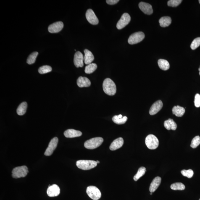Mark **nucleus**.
<instances>
[{
  "instance_id": "obj_1",
  "label": "nucleus",
  "mask_w": 200,
  "mask_h": 200,
  "mask_svg": "<svg viewBox=\"0 0 200 200\" xmlns=\"http://www.w3.org/2000/svg\"><path fill=\"white\" fill-rule=\"evenodd\" d=\"M103 88L105 93L110 96L114 95L117 92L115 83L110 78H106L104 80Z\"/></svg>"
},
{
  "instance_id": "obj_2",
  "label": "nucleus",
  "mask_w": 200,
  "mask_h": 200,
  "mask_svg": "<svg viewBox=\"0 0 200 200\" xmlns=\"http://www.w3.org/2000/svg\"><path fill=\"white\" fill-rule=\"evenodd\" d=\"M104 142V139L101 137H96L91 139L85 142L84 146L86 149H93L99 147Z\"/></svg>"
},
{
  "instance_id": "obj_3",
  "label": "nucleus",
  "mask_w": 200,
  "mask_h": 200,
  "mask_svg": "<svg viewBox=\"0 0 200 200\" xmlns=\"http://www.w3.org/2000/svg\"><path fill=\"white\" fill-rule=\"evenodd\" d=\"M96 161L92 160H79L76 163L77 167L83 170H90L97 165Z\"/></svg>"
},
{
  "instance_id": "obj_4",
  "label": "nucleus",
  "mask_w": 200,
  "mask_h": 200,
  "mask_svg": "<svg viewBox=\"0 0 200 200\" xmlns=\"http://www.w3.org/2000/svg\"><path fill=\"white\" fill-rule=\"evenodd\" d=\"M28 168L26 166L15 167L13 169L12 177L14 178L25 177L28 173Z\"/></svg>"
},
{
  "instance_id": "obj_5",
  "label": "nucleus",
  "mask_w": 200,
  "mask_h": 200,
  "mask_svg": "<svg viewBox=\"0 0 200 200\" xmlns=\"http://www.w3.org/2000/svg\"><path fill=\"white\" fill-rule=\"evenodd\" d=\"M145 143L147 147L150 149H156L159 146V140L157 137L153 135H149L146 137Z\"/></svg>"
},
{
  "instance_id": "obj_6",
  "label": "nucleus",
  "mask_w": 200,
  "mask_h": 200,
  "mask_svg": "<svg viewBox=\"0 0 200 200\" xmlns=\"http://www.w3.org/2000/svg\"><path fill=\"white\" fill-rule=\"evenodd\" d=\"M86 193L88 196L93 200H99L101 197V191L95 186H88L87 188Z\"/></svg>"
},
{
  "instance_id": "obj_7",
  "label": "nucleus",
  "mask_w": 200,
  "mask_h": 200,
  "mask_svg": "<svg viewBox=\"0 0 200 200\" xmlns=\"http://www.w3.org/2000/svg\"><path fill=\"white\" fill-rule=\"evenodd\" d=\"M144 33L143 32H139L132 34L129 37L128 42L130 45H134L140 42L144 39Z\"/></svg>"
},
{
  "instance_id": "obj_8",
  "label": "nucleus",
  "mask_w": 200,
  "mask_h": 200,
  "mask_svg": "<svg viewBox=\"0 0 200 200\" xmlns=\"http://www.w3.org/2000/svg\"><path fill=\"white\" fill-rule=\"evenodd\" d=\"M131 17L130 14L125 13L122 14L120 20L117 22V27L119 30H121L130 23Z\"/></svg>"
},
{
  "instance_id": "obj_9",
  "label": "nucleus",
  "mask_w": 200,
  "mask_h": 200,
  "mask_svg": "<svg viewBox=\"0 0 200 200\" xmlns=\"http://www.w3.org/2000/svg\"><path fill=\"white\" fill-rule=\"evenodd\" d=\"M58 139L57 137H55L52 139L45 152V155L46 156H50L52 155L54 150L57 147Z\"/></svg>"
},
{
  "instance_id": "obj_10",
  "label": "nucleus",
  "mask_w": 200,
  "mask_h": 200,
  "mask_svg": "<svg viewBox=\"0 0 200 200\" xmlns=\"http://www.w3.org/2000/svg\"><path fill=\"white\" fill-rule=\"evenodd\" d=\"M86 17L87 20L92 25H96L99 23V20L98 17L91 9H89L87 11Z\"/></svg>"
},
{
  "instance_id": "obj_11",
  "label": "nucleus",
  "mask_w": 200,
  "mask_h": 200,
  "mask_svg": "<svg viewBox=\"0 0 200 200\" xmlns=\"http://www.w3.org/2000/svg\"><path fill=\"white\" fill-rule=\"evenodd\" d=\"M64 23L59 21L53 23L48 27V31L51 33H56L61 31L64 27Z\"/></svg>"
},
{
  "instance_id": "obj_12",
  "label": "nucleus",
  "mask_w": 200,
  "mask_h": 200,
  "mask_svg": "<svg viewBox=\"0 0 200 200\" xmlns=\"http://www.w3.org/2000/svg\"><path fill=\"white\" fill-rule=\"evenodd\" d=\"M84 58L83 55L80 51H77L74 55V64L77 67H83Z\"/></svg>"
},
{
  "instance_id": "obj_13",
  "label": "nucleus",
  "mask_w": 200,
  "mask_h": 200,
  "mask_svg": "<svg viewBox=\"0 0 200 200\" xmlns=\"http://www.w3.org/2000/svg\"><path fill=\"white\" fill-rule=\"evenodd\" d=\"M163 103L161 100H159L155 102L149 110V114L151 115H154L158 113L162 109Z\"/></svg>"
},
{
  "instance_id": "obj_14",
  "label": "nucleus",
  "mask_w": 200,
  "mask_h": 200,
  "mask_svg": "<svg viewBox=\"0 0 200 200\" xmlns=\"http://www.w3.org/2000/svg\"><path fill=\"white\" fill-rule=\"evenodd\" d=\"M140 9L144 14L150 15L153 13V10L151 5L144 2H140L139 4Z\"/></svg>"
},
{
  "instance_id": "obj_15",
  "label": "nucleus",
  "mask_w": 200,
  "mask_h": 200,
  "mask_svg": "<svg viewBox=\"0 0 200 200\" xmlns=\"http://www.w3.org/2000/svg\"><path fill=\"white\" fill-rule=\"evenodd\" d=\"M60 189L57 185L54 184L49 186L47 191L48 196L49 197L56 196L60 194Z\"/></svg>"
},
{
  "instance_id": "obj_16",
  "label": "nucleus",
  "mask_w": 200,
  "mask_h": 200,
  "mask_svg": "<svg viewBox=\"0 0 200 200\" xmlns=\"http://www.w3.org/2000/svg\"><path fill=\"white\" fill-rule=\"evenodd\" d=\"M124 143L123 139L119 138L117 139L112 142L110 146V149L111 151H115L122 147Z\"/></svg>"
},
{
  "instance_id": "obj_17",
  "label": "nucleus",
  "mask_w": 200,
  "mask_h": 200,
  "mask_svg": "<svg viewBox=\"0 0 200 200\" xmlns=\"http://www.w3.org/2000/svg\"><path fill=\"white\" fill-rule=\"evenodd\" d=\"M64 135L66 138H73L81 136L82 133L79 130H75L73 129H69L64 132Z\"/></svg>"
},
{
  "instance_id": "obj_18",
  "label": "nucleus",
  "mask_w": 200,
  "mask_h": 200,
  "mask_svg": "<svg viewBox=\"0 0 200 200\" xmlns=\"http://www.w3.org/2000/svg\"><path fill=\"white\" fill-rule=\"evenodd\" d=\"M77 84L80 88L88 87L91 86V82L87 77H80L77 80Z\"/></svg>"
},
{
  "instance_id": "obj_19",
  "label": "nucleus",
  "mask_w": 200,
  "mask_h": 200,
  "mask_svg": "<svg viewBox=\"0 0 200 200\" xmlns=\"http://www.w3.org/2000/svg\"><path fill=\"white\" fill-rule=\"evenodd\" d=\"M161 182V177H155L151 182L149 187V191L151 192H154L156 191L160 185Z\"/></svg>"
},
{
  "instance_id": "obj_20",
  "label": "nucleus",
  "mask_w": 200,
  "mask_h": 200,
  "mask_svg": "<svg viewBox=\"0 0 200 200\" xmlns=\"http://www.w3.org/2000/svg\"><path fill=\"white\" fill-rule=\"evenodd\" d=\"M85 53V56L84 57V62L85 64H91L93 61L94 60V56L91 51L87 49H85L84 51Z\"/></svg>"
},
{
  "instance_id": "obj_21",
  "label": "nucleus",
  "mask_w": 200,
  "mask_h": 200,
  "mask_svg": "<svg viewBox=\"0 0 200 200\" xmlns=\"http://www.w3.org/2000/svg\"><path fill=\"white\" fill-rule=\"evenodd\" d=\"M164 125L165 128L168 130H176L177 127V123L172 119H169L165 120L164 123Z\"/></svg>"
},
{
  "instance_id": "obj_22",
  "label": "nucleus",
  "mask_w": 200,
  "mask_h": 200,
  "mask_svg": "<svg viewBox=\"0 0 200 200\" xmlns=\"http://www.w3.org/2000/svg\"><path fill=\"white\" fill-rule=\"evenodd\" d=\"M112 120L114 123L118 125H122L126 123L127 121V117L126 116L123 117L122 114L115 115L112 117Z\"/></svg>"
},
{
  "instance_id": "obj_23",
  "label": "nucleus",
  "mask_w": 200,
  "mask_h": 200,
  "mask_svg": "<svg viewBox=\"0 0 200 200\" xmlns=\"http://www.w3.org/2000/svg\"><path fill=\"white\" fill-rule=\"evenodd\" d=\"M185 109L180 106H174L172 109L173 114L177 117H182L185 113Z\"/></svg>"
},
{
  "instance_id": "obj_24",
  "label": "nucleus",
  "mask_w": 200,
  "mask_h": 200,
  "mask_svg": "<svg viewBox=\"0 0 200 200\" xmlns=\"http://www.w3.org/2000/svg\"><path fill=\"white\" fill-rule=\"evenodd\" d=\"M171 22L172 19L169 17H163L159 20L160 25L161 27H168Z\"/></svg>"
},
{
  "instance_id": "obj_25",
  "label": "nucleus",
  "mask_w": 200,
  "mask_h": 200,
  "mask_svg": "<svg viewBox=\"0 0 200 200\" xmlns=\"http://www.w3.org/2000/svg\"><path fill=\"white\" fill-rule=\"evenodd\" d=\"M158 64L159 68L163 70H168L170 67V64H169V62L166 60L159 59L158 61Z\"/></svg>"
},
{
  "instance_id": "obj_26",
  "label": "nucleus",
  "mask_w": 200,
  "mask_h": 200,
  "mask_svg": "<svg viewBox=\"0 0 200 200\" xmlns=\"http://www.w3.org/2000/svg\"><path fill=\"white\" fill-rule=\"evenodd\" d=\"M27 105L26 102H23L19 105L17 109V113L19 115H24L26 113Z\"/></svg>"
},
{
  "instance_id": "obj_27",
  "label": "nucleus",
  "mask_w": 200,
  "mask_h": 200,
  "mask_svg": "<svg viewBox=\"0 0 200 200\" xmlns=\"http://www.w3.org/2000/svg\"><path fill=\"white\" fill-rule=\"evenodd\" d=\"M146 172V169L145 167H141L139 169L137 173L133 177V180L135 181H137L140 177H142L145 175Z\"/></svg>"
},
{
  "instance_id": "obj_28",
  "label": "nucleus",
  "mask_w": 200,
  "mask_h": 200,
  "mask_svg": "<svg viewBox=\"0 0 200 200\" xmlns=\"http://www.w3.org/2000/svg\"><path fill=\"white\" fill-rule=\"evenodd\" d=\"M97 68V65L96 64L91 63L86 66L85 72L87 74H91L93 73Z\"/></svg>"
},
{
  "instance_id": "obj_29",
  "label": "nucleus",
  "mask_w": 200,
  "mask_h": 200,
  "mask_svg": "<svg viewBox=\"0 0 200 200\" xmlns=\"http://www.w3.org/2000/svg\"><path fill=\"white\" fill-rule=\"evenodd\" d=\"M170 188L172 189L177 191L180 190L182 191L184 190L185 188V185L182 183L177 182V183L172 184L170 186Z\"/></svg>"
},
{
  "instance_id": "obj_30",
  "label": "nucleus",
  "mask_w": 200,
  "mask_h": 200,
  "mask_svg": "<svg viewBox=\"0 0 200 200\" xmlns=\"http://www.w3.org/2000/svg\"><path fill=\"white\" fill-rule=\"evenodd\" d=\"M38 55V53L37 52H35L32 53L27 58V63L29 64H31L34 63Z\"/></svg>"
},
{
  "instance_id": "obj_31",
  "label": "nucleus",
  "mask_w": 200,
  "mask_h": 200,
  "mask_svg": "<svg viewBox=\"0 0 200 200\" xmlns=\"http://www.w3.org/2000/svg\"><path fill=\"white\" fill-rule=\"evenodd\" d=\"M52 70V68L48 65H44L39 67L38 72L41 74H45L51 72Z\"/></svg>"
},
{
  "instance_id": "obj_32",
  "label": "nucleus",
  "mask_w": 200,
  "mask_h": 200,
  "mask_svg": "<svg viewBox=\"0 0 200 200\" xmlns=\"http://www.w3.org/2000/svg\"><path fill=\"white\" fill-rule=\"evenodd\" d=\"M200 144V137L196 136L192 140L191 146L192 148H195Z\"/></svg>"
},
{
  "instance_id": "obj_33",
  "label": "nucleus",
  "mask_w": 200,
  "mask_h": 200,
  "mask_svg": "<svg viewBox=\"0 0 200 200\" xmlns=\"http://www.w3.org/2000/svg\"><path fill=\"white\" fill-rule=\"evenodd\" d=\"M181 173L183 176L188 177L189 178H191L194 174L193 171L192 169L182 170L181 171Z\"/></svg>"
},
{
  "instance_id": "obj_34",
  "label": "nucleus",
  "mask_w": 200,
  "mask_h": 200,
  "mask_svg": "<svg viewBox=\"0 0 200 200\" xmlns=\"http://www.w3.org/2000/svg\"><path fill=\"white\" fill-rule=\"evenodd\" d=\"M200 45V37L193 40L191 45V48L192 50H195Z\"/></svg>"
},
{
  "instance_id": "obj_35",
  "label": "nucleus",
  "mask_w": 200,
  "mask_h": 200,
  "mask_svg": "<svg viewBox=\"0 0 200 200\" xmlns=\"http://www.w3.org/2000/svg\"><path fill=\"white\" fill-rule=\"evenodd\" d=\"M182 0H170L167 2V5L172 7H176L181 4Z\"/></svg>"
},
{
  "instance_id": "obj_36",
  "label": "nucleus",
  "mask_w": 200,
  "mask_h": 200,
  "mask_svg": "<svg viewBox=\"0 0 200 200\" xmlns=\"http://www.w3.org/2000/svg\"><path fill=\"white\" fill-rule=\"evenodd\" d=\"M194 103L195 107L197 108L200 107V95L198 93L195 96Z\"/></svg>"
},
{
  "instance_id": "obj_37",
  "label": "nucleus",
  "mask_w": 200,
  "mask_h": 200,
  "mask_svg": "<svg viewBox=\"0 0 200 200\" xmlns=\"http://www.w3.org/2000/svg\"><path fill=\"white\" fill-rule=\"evenodd\" d=\"M119 1V0H106V2L108 4L114 5L117 4Z\"/></svg>"
},
{
  "instance_id": "obj_38",
  "label": "nucleus",
  "mask_w": 200,
  "mask_h": 200,
  "mask_svg": "<svg viewBox=\"0 0 200 200\" xmlns=\"http://www.w3.org/2000/svg\"><path fill=\"white\" fill-rule=\"evenodd\" d=\"M96 162H97V164H99V163H100L99 161H96Z\"/></svg>"
},
{
  "instance_id": "obj_39",
  "label": "nucleus",
  "mask_w": 200,
  "mask_h": 200,
  "mask_svg": "<svg viewBox=\"0 0 200 200\" xmlns=\"http://www.w3.org/2000/svg\"><path fill=\"white\" fill-rule=\"evenodd\" d=\"M199 75H200V67H199Z\"/></svg>"
},
{
  "instance_id": "obj_40",
  "label": "nucleus",
  "mask_w": 200,
  "mask_h": 200,
  "mask_svg": "<svg viewBox=\"0 0 200 200\" xmlns=\"http://www.w3.org/2000/svg\"><path fill=\"white\" fill-rule=\"evenodd\" d=\"M150 195H152V192H151V193H150Z\"/></svg>"
},
{
  "instance_id": "obj_41",
  "label": "nucleus",
  "mask_w": 200,
  "mask_h": 200,
  "mask_svg": "<svg viewBox=\"0 0 200 200\" xmlns=\"http://www.w3.org/2000/svg\"><path fill=\"white\" fill-rule=\"evenodd\" d=\"M199 4H200V0H199Z\"/></svg>"
},
{
  "instance_id": "obj_42",
  "label": "nucleus",
  "mask_w": 200,
  "mask_h": 200,
  "mask_svg": "<svg viewBox=\"0 0 200 200\" xmlns=\"http://www.w3.org/2000/svg\"><path fill=\"white\" fill-rule=\"evenodd\" d=\"M199 200H200V199H199Z\"/></svg>"
}]
</instances>
